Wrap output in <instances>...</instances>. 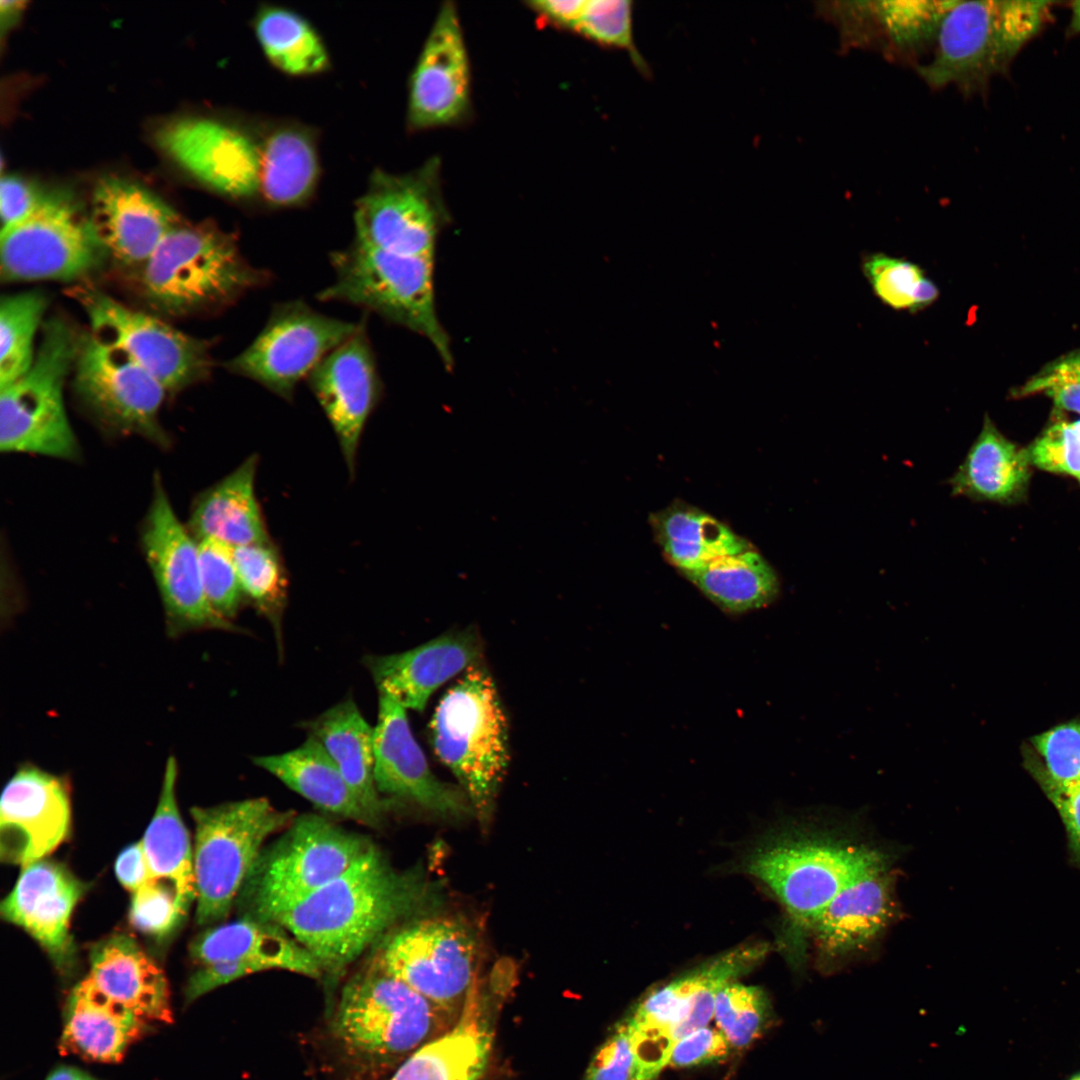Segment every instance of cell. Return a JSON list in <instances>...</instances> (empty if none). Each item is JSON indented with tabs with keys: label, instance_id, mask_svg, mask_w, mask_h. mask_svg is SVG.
Returning a JSON list of instances; mask_svg holds the SVG:
<instances>
[{
	"label": "cell",
	"instance_id": "obj_1",
	"mask_svg": "<svg viewBox=\"0 0 1080 1080\" xmlns=\"http://www.w3.org/2000/svg\"><path fill=\"white\" fill-rule=\"evenodd\" d=\"M423 882L393 869L372 847L339 877L277 915L316 959L323 976L337 980L379 936L416 909Z\"/></svg>",
	"mask_w": 1080,
	"mask_h": 1080
},
{
	"label": "cell",
	"instance_id": "obj_2",
	"mask_svg": "<svg viewBox=\"0 0 1080 1080\" xmlns=\"http://www.w3.org/2000/svg\"><path fill=\"white\" fill-rule=\"evenodd\" d=\"M456 1019L371 965L343 988L329 1035L350 1072L380 1080Z\"/></svg>",
	"mask_w": 1080,
	"mask_h": 1080
},
{
	"label": "cell",
	"instance_id": "obj_3",
	"mask_svg": "<svg viewBox=\"0 0 1080 1080\" xmlns=\"http://www.w3.org/2000/svg\"><path fill=\"white\" fill-rule=\"evenodd\" d=\"M139 267L144 298L174 316L220 312L272 280L244 257L235 233L209 221L179 224Z\"/></svg>",
	"mask_w": 1080,
	"mask_h": 1080
},
{
	"label": "cell",
	"instance_id": "obj_4",
	"mask_svg": "<svg viewBox=\"0 0 1080 1080\" xmlns=\"http://www.w3.org/2000/svg\"><path fill=\"white\" fill-rule=\"evenodd\" d=\"M890 866L877 847L831 832H795L754 851L746 871L763 882L782 904L792 956L801 963L824 908L857 878Z\"/></svg>",
	"mask_w": 1080,
	"mask_h": 1080
},
{
	"label": "cell",
	"instance_id": "obj_5",
	"mask_svg": "<svg viewBox=\"0 0 1080 1080\" xmlns=\"http://www.w3.org/2000/svg\"><path fill=\"white\" fill-rule=\"evenodd\" d=\"M1048 1H955L945 14L931 60L917 71L931 88L955 85L983 94L1052 19Z\"/></svg>",
	"mask_w": 1080,
	"mask_h": 1080
},
{
	"label": "cell",
	"instance_id": "obj_6",
	"mask_svg": "<svg viewBox=\"0 0 1080 1080\" xmlns=\"http://www.w3.org/2000/svg\"><path fill=\"white\" fill-rule=\"evenodd\" d=\"M429 729L435 754L459 781L472 810L487 821L509 753L505 714L485 667H469L443 695Z\"/></svg>",
	"mask_w": 1080,
	"mask_h": 1080
},
{
	"label": "cell",
	"instance_id": "obj_7",
	"mask_svg": "<svg viewBox=\"0 0 1080 1080\" xmlns=\"http://www.w3.org/2000/svg\"><path fill=\"white\" fill-rule=\"evenodd\" d=\"M333 282L317 294L374 313L425 337L447 368L453 365L449 337L435 307L434 257L397 254L356 240L330 254Z\"/></svg>",
	"mask_w": 1080,
	"mask_h": 1080
},
{
	"label": "cell",
	"instance_id": "obj_8",
	"mask_svg": "<svg viewBox=\"0 0 1080 1080\" xmlns=\"http://www.w3.org/2000/svg\"><path fill=\"white\" fill-rule=\"evenodd\" d=\"M190 812L195 824V919L205 926L227 918L264 842L296 816L292 810L277 809L266 798L193 807Z\"/></svg>",
	"mask_w": 1080,
	"mask_h": 1080
},
{
	"label": "cell",
	"instance_id": "obj_9",
	"mask_svg": "<svg viewBox=\"0 0 1080 1080\" xmlns=\"http://www.w3.org/2000/svg\"><path fill=\"white\" fill-rule=\"evenodd\" d=\"M373 845L314 814L295 817L285 833L262 850L243 887L249 915L270 921L330 883Z\"/></svg>",
	"mask_w": 1080,
	"mask_h": 1080
},
{
	"label": "cell",
	"instance_id": "obj_10",
	"mask_svg": "<svg viewBox=\"0 0 1080 1080\" xmlns=\"http://www.w3.org/2000/svg\"><path fill=\"white\" fill-rule=\"evenodd\" d=\"M80 336L64 320L42 325L30 369L0 388V448L63 460L79 455L64 402V385L74 368Z\"/></svg>",
	"mask_w": 1080,
	"mask_h": 1080
},
{
	"label": "cell",
	"instance_id": "obj_11",
	"mask_svg": "<svg viewBox=\"0 0 1080 1080\" xmlns=\"http://www.w3.org/2000/svg\"><path fill=\"white\" fill-rule=\"evenodd\" d=\"M108 256L90 217L63 193H47L28 218L0 234V271L6 282L82 279L99 270Z\"/></svg>",
	"mask_w": 1080,
	"mask_h": 1080
},
{
	"label": "cell",
	"instance_id": "obj_12",
	"mask_svg": "<svg viewBox=\"0 0 1080 1080\" xmlns=\"http://www.w3.org/2000/svg\"><path fill=\"white\" fill-rule=\"evenodd\" d=\"M479 943L472 928L451 917H432L401 929L372 966L458 1017L478 981Z\"/></svg>",
	"mask_w": 1080,
	"mask_h": 1080
},
{
	"label": "cell",
	"instance_id": "obj_13",
	"mask_svg": "<svg viewBox=\"0 0 1080 1080\" xmlns=\"http://www.w3.org/2000/svg\"><path fill=\"white\" fill-rule=\"evenodd\" d=\"M447 220L438 157L405 174L376 169L355 203L354 240L397 254L434 257Z\"/></svg>",
	"mask_w": 1080,
	"mask_h": 1080
},
{
	"label": "cell",
	"instance_id": "obj_14",
	"mask_svg": "<svg viewBox=\"0 0 1080 1080\" xmlns=\"http://www.w3.org/2000/svg\"><path fill=\"white\" fill-rule=\"evenodd\" d=\"M71 296L87 317L89 333L127 355L167 392L209 376L213 362L208 341L183 333L89 285L73 288Z\"/></svg>",
	"mask_w": 1080,
	"mask_h": 1080
},
{
	"label": "cell",
	"instance_id": "obj_15",
	"mask_svg": "<svg viewBox=\"0 0 1080 1080\" xmlns=\"http://www.w3.org/2000/svg\"><path fill=\"white\" fill-rule=\"evenodd\" d=\"M357 327L358 322L327 316L301 300L279 303L255 339L225 368L290 401L298 384Z\"/></svg>",
	"mask_w": 1080,
	"mask_h": 1080
},
{
	"label": "cell",
	"instance_id": "obj_16",
	"mask_svg": "<svg viewBox=\"0 0 1080 1080\" xmlns=\"http://www.w3.org/2000/svg\"><path fill=\"white\" fill-rule=\"evenodd\" d=\"M73 370L76 395L98 421L120 433L167 443L159 422L167 391L127 355L88 332L80 335Z\"/></svg>",
	"mask_w": 1080,
	"mask_h": 1080
},
{
	"label": "cell",
	"instance_id": "obj_17",
	"mask_svg": "<svg viewBox=\"0 0 1080 1080\" xmlns=\"http://www.w3.org/2000/svg\"><path fill=\"white\" fill-rule=\"evenodd\" d=\"M142 546L163 603L170 634L233 630L211 607L203 587L198 541L175 514L159 478L142 529Z\"/></svg>",
	"mask_w": 1080,
	"mask_h": 1080
},
{
	"label": "cell",
	"instance_id": "obj_18",
	"mask_svg": "<svg viewBox=\"0 0 1080 1080\" xmlns=\"http://www.w3.org/2000/svg\"><path fill=\"white\" fill-rule=\"evenodd\" d=\"M160 148L202 185L237 201L260 200L261 147L225 122L183 117L156 135Z\"/></svg>",
	"mask_w": 1080,
	"mask_h": 1080
},
{
	"label": "cell",
	"instance_id": "obj_19",
	"mask_svg": "<svg viewBox=\"0 0 1080 1080\" xmlns=\"http://www.w3.org/2000/svg\"><path fill=\"white\" fill-rule=\"evenodd\" d=\"M471 72L456 5L445 1L411 74L408 128L455 125L471 113Z\"/></svg>",
	"mask_w": 1080,
	"mask_h": 1080
},
{
	"label": "cell",
	"instance_id": "obj_20",
	"mask_svg": "<svg viewBox=\"0 0 1080 1080\" xmlns=\"http://www.w3.org/2000/svg\"><path fill=\"white\" fill-rule=\"evenodd\" d=\"M308 385L337 437L351 476L365 425L383 392L366 317L309 374Z\"/></svg>",
	"mask_w": 1080,
	"mask_h": 1080
},
{
	"label": "cell",
	"instance_id": "obj_21",
	"mask_svg": "<svg viewBox=\"0 0 1080 1080\" xmlns=\"http://www.w3.org/2000/svg\"><path fill=\"white\" fill-rule=\"evenodd\" d=\"M71 801L64 777L24 764L6 783L0 802V856L22 867L42 860L68 836Z\"/></svg>",
	"mask_w": 1080,
	"mask_h": 1080
},
{
	"label": "cell",
	"instance_id": "obj_22",
	"mask_svg": "<svg viewBox=\"0 0 1080 1080\" xmlns=\"http://www.w3.org/2000/svg\"><path fill=\"white\" fill-rule=\"evenodd\" d=\"M374 756V779L380 794L443 816H458L471 810L463 790L432 773L414 738L406 708L385 691H379Z\"/></svg>",
	"mask_w": 1080,
	"mask_h": 1080
},
{
	"label": "cell",
	"instance_id": "obj_23",
	"mask_svg": "<svg viewBox=\"0 0 1080 1080\" xmlns=\"http://www.w3.org/2000/svg\"><path fill=\"white\" fill-rule=\"evenodd\" d=\"M955 1H835L828 20L841 47L870 48L887 59L916 63L935 45L941 22Z\"/></svg>",
	"mask_w": 1080,
	"mask_h": 1080
},
{
	"label": "cell",
	"instance_id": "obj_24",
	"mask_svg": "<svg viewBox=\"0 0 1080 1080\" xmlns=\"http://www.w3.org/2000/svg\"><path fill=\"white\" fill-rule=\"evenodd\" d=\"M895 879L889 867L846 885L824 908L811 938L818 968L832 973L866 951L895 919Z\"/></svg>",
	"mask_w": 1080,
	"mask_h": 1080
},
{
	"label": "cell",
	"instance_id": "obj_25",
	"mask_svg": "<svg viewBox=\"0 0 1080 1080\" xmlns=\"http://www.w3.org/2000/svg\"><path fill=\"white\" fill-rule=\"evenodd\" d=\"M87 889L88 884L65 865L42 859L23 867L14 888L1 902V915L23 928L56 967L66 972L74 953L70 918Z\"/></svg>",
	"mask_w": 1080,
	"mask_h": 1080
},
{
	"label": "cell",
	"instance_id": "obj_26",
	"mask_svg": "<svg viewBox=\"0 0 1080 1080\" xmlns=\"http://www.w3.org/2000/svg\"><path fill=\"white\" fill-rule=\"evenodd\" d=\"M89 217L109 256L124 265H142L181 224L175 211L157 195L114 176L97 182Z\"/></svg>",
	"mask_w": 1080,
	"mask_h": 1080
},
{
	"label": "cell",
	"instance_id": "obj_27",
	"mask_svg": "<svg viewBox=\"0 0 1080 1080\" xmlns=\"http://www.w3.org/2000/svg\"><path fill=\"white\" fill-rule=\"evenodd\" d=\"M478 981L455 1022L414 1051L386 1080H483L499 1017V998Z\"/></svg>",
	"mask_w": 1080,
	"mask_h": 1080
},
{
	"label": "cell",
	"instance_id": "obj_28",
	"mask_svg": "<svg viewBox=\"0 0 1080 1080\" xmlns=\"http://www.w3.org/2000/svg\"><path fill=\"white\" fill-rule=\"evenodd\" d=\"M480 640L472 631L449 632L413 649L367 656L378 691L395 697L406 709L422 712L431 695L461 671L479 663Z\"/></svg>",
	"mask_w": 1080,
	"mask_h": 1080
},
{
	"label": "cell",
	"instance_id": "obj_29",
	"mask_svg": "<svg viewBox=\"0 0 1080 1080\" xmlns=\"http://www.w3.org/2000/svg\"><path fill=\"white\" fill-rule=\"evenodd\" d=\"M189 954L197 966L237 962L258 972L279 969L323 977L313 955L283 927L247 915L201 932L192 940Z\"/></svg>",
	"mask_w": 1080,
	"mask_h": 1080
},
{
	"label": "cell",
	"instance_id": "obj_30",
	"mask_svg": "<svg viewBox=\"0 0 1080 1080\" xmlns=\"http://www.w3.org/2000/svg\"><path fill=\"white\" fill-rule=\"evenodd\" d=\"M89 959L87 978L103 994L147 1022H173L165 974L133 938L110 936L91 948Z\"/></svg>",
	"mask_w": 1080,
	"mask_h": 1080
},
{
	"label": "cell",
	"instance_id": "obj_31",
	"mask_svg": "<svg viewBox=\"0 0 1080 1080\" xmlns=\"http://www.w3.org/2000/svg\"><path fill=\"white\" fill-rule=\"evenodd\" d=\"M64 1016L60 1052L100 1063L119 1062L148 1023L103 994L87 977L71 991Z\"/></svg>",
	"mask_w": 1080,
	"mask_h": 1080
},
{
	"label": "cell",
	"instance_id": "obj_32",
	"mask_svg": "<svg viewBox=\"0 0 1080 1080\" xmlns=\"http://www.w3.org/2000/svg\"><path fill=\"white\" fill-rule=\"evenodd\" d=\"M753 967L750 952L739 946L649 993L628 1020L667 1028L676 1041L691 1021L709 1016L718 991Z\"/></svg>",
	"mask_w": 1080,
	"mask_h": 1080
},
{
	"label": "cell",
	"instance_id": "obj_33",
	"mask_svg": "<svg viewBox=\"0 0 1080 1080\" xmlns=\"http://www.w3.org/2000/svg\"><path fill=\"white\" fill-rule=\"evenodd\" d=\"M257 455L247 457L194 502L189 531L197 539H214L232 548L270 542L255 492Z\"/></svg>",
	"mask_w": 1080,
	"mask_h": 1080
},
{
	"label": "cell",
	"instance_id": "obj_34",
	"mask_svg": "<svg viewBox=\"0 0 1080 1080\" xmlns=\"http://www.w3.org/2000/svg\"><path fill=\"white\" fill-rule=\"evenodd\" d=\"M1030 467L1025 449L1007 439L986 415L979 435L947 483L953 496L1013 504L1026 495Z\"/></svg>",
	"mask_w": 1080,
	"mask_h": 1080
},
{
	"label": "cell",
	"instance_id": "obj_35",
	"mask_svg": "<svg viewBox=\"0 0 1080 1080\" xmlns=\"http://www.w3.org/2000/svg\"><path fill=\"white\" fill-rule=\"evenodd\" d=\"M303 728L324 747L363 807L380 823L387 808L374 779V728L348 698Z\"/></svg>",
	"mask_w": 1080,
	"mask_h": 1080
},
{
	"label": "cell",
	"instance_id": "obj_36",
	"mask_svg": "<svg viewBox=\"0 0 1080 1080\" xmlns=\"http://www.w3.org/2000/svg\"><path fill=\"white\" fill-rule=\"evenodd\" d=\"M254 763L327 813L369 827L381 824L363 807L322 744L311 735L294 750L258 756Z\"/></svg>",
	"mask_w": 1080,
	"mask_h": 1080
},
{
	"label": "cell",
	"instance_id": "obj_37",
	"mask_svg": "<svg viewBox=\"0 0 1080 1080\" xmlns=\"http://www.w3.org/2000/svg\"><path fill=\"white\" fill-rule=\"evenodd\" d=\"M177 761L169 756L154 816L141 841L153 879H167L174 886L177 908L184 918L197 899L193 849L176 800Z\"/></svg>",
	"mask_w": 1080,
	"mask_h": 1080
},
{
	"label": "cell",
	"instance_id": "obj_38",
	"mask_svg": "<svg viewBox=\"0 0 1080 1080\" xmlns=\"http://www.w3.org/2000/svg\"><path fill=\"white\" fill-rule=\"evenodd\" d=\"M260 200L272 208L305 204L319 179V157L312 132L286 124L270 130L260 141Z\"/></svg>",
	"mask_w": 1080,
	"mask_h": 1080
},
{
	"label": "cell",
	"instance_id": "obj_39",
	"mask_svg": "<svg viewBox=\"0 0 1080 1080\" xmlns=\"http://www.w3.org/2000/svg\"><path fill=\"white\" fill-rule=\"evenodd\" d=\"M651 524L665 558L680 572L754 548L723 522L685 503L655 513Z\"/></svg>",
	"mask_w": 1080,
	"mask_h": 1080
},
{
	"label": "cell",
	"instance_id": "obj_40",
	"mask_svg": "<svg viewBox=\"0 0 1080 1080\" xmlns=\"http://www.w3.org/2000/svg\"><path fill=\"white\" fill-rule=\"evenodd\" d=\"M681 573L710 601L730 614L766 607L780 592L775 570L754 548Z\"/></svg>",
	"mask_w": 1080,
	"mask_h": 1080
},
{
	"label": "cell",
	"instance_id": "obj_41",
	"mask_svg": "<svg viewBox=\"0 0 1080 1080\" xmlns=\"http://www.w3.org/2000/svg\"><path fill=\"white\" fill-rule=\"evenodd\" d=\"M254 30L264 54L279 70L310 75L327 69L329 55L322 39L298 13L264 5L256 13Z\"/></svg>",
	"mask_w": 1080,
	"mask_h": 1080
},
{
	"label": "cell",
	"instance_id": "obj_42",
	"mask_svg": "<svg viewBox=\"0 0 1080 1080\" xmlns=\"http://www.w3.org/2000/svg\"><path fill=\"white\" fill-rule=\"evenodd\" d=\"M47 304V297L40 291L1 298L0 388L17 380L32 366L37 350L35 338Z\"/></svg>",
	"mask_w": 1080,
	"mask_h": 1080
},
{
	"label": "cell",
	"instance_id": "obj_43",
	"mask_svg": "<svg viewBox=\"0 0 1080 1080\" xmlns=\"http://www.w3.org/2000/svg\"><path fill=\"white\" fill-rule=\"evenodd\" d=\"M243 595L272 625L280 641L288 600V576L276 546L270 542L233 548Z\"/></svg>",
	"mask_w": 1080,
	"mask_h": 1080
},
{
	"label": "cell",
	"instance_id": "obj_44",
	"mask_svg": "<svg viewBox=\"0 0 1080 1080\" xmlns=\"http://www.w3.org/2000/svg\"><path fill=\"white\" fill-rule=\"evenodd\" d=\"M861 266L874 295L894 310L915 313L939 297L936 284L907 259L877 252L866 255Z\"/></svg>",
	"mask_w": 1080,
	"mask_h": 1080
},
{
	"label": "cell",
	"instance_id": "obj_45",
	"mask_svg": "<svg viewBox=\"0 0 1080 1080\" xmlns=\"http://www.w3.org/2000/svg\"><path fill=\"white\" fill-rule=\"evenodd\" d=\"M713 1017L731 1047L742 1049L767 1030L773 1013L761 988L733 981L718 991Z\"/></svg>",
	"mask_w": 1080,
	"mask_h": 1080
},
{
	"label": "cell",
	"instance_id": "obj_46",
	"mask_svg": "<svg viewBox=\"0 0 1080 1080\" xmlns=\"http://www.w3.org/2000/svg\"><path fill=\"white\" fill-rule=\"evenodd\" d=\"M633 10L629 0H585L573 31L601 46L625 51L634 67L648 77L649 64L635 43Z\"/></svg>",
	"mask_w": 1080,
	"mask_h": 1080
},
{
	"label": "cell",
	"instance_id": "obj_47",
	"mask_svg": "<svg viewBox=\"0 0 1080 1080\" xmlns=\"http://www.w3.org/2000/svg\"><path fill=\"white\" fill-rule=\"evenodd\" d=\"M1025 765L1035 779L1055 784L1080 780V719L1071 720L1031 738Z\"/></svg>",
	"mask_w": 1080,
	"mask_h": 1080
},
{
	"label": "cell",
	"instance_id": "obj_48",
	"mask_svg": "<svg viewBox=\"0 0 1080 1080\" xmlns=\"http://www.w3.org/2000/svg\"><path fill=\"white\" fill-rule=\"evenodd\" d=\"M197 541L206 597L213 610L230 621L236 616L244 598L233 548L214 539Z\"/></svg>",
	"mask_w": 1080,
	"mask_h": 1080
},
{
	"label": "cell",
	"instance_id": "obj_49",
	"mask_svg": "<svg viewBox=\"0 0 1080 1080\" xmlns=\"http://www.w3.org/2000/svg\"><path fill=\"white\" fill-rule=\"evenodd\" d=\"M1025 451L1031 466L1068 475L1080 484V419L1055 417Z\"/></svg>",
	"mask_w": 1080,
	"mask_h": 1080
},
{
	"label": "cell",
	"instance_id": "obj_50",
	"mask_svg": "<svg viewBox=\"0 0 1080 1080\" xmlns=\"http://www.w3.org/2000/svg\"><path fill=\"white\" fill-rule=\"evenodd\" d=\"M1012 394L1015 398L1045 395L1055 410L1080 415V349L1047 363Z\"/></svg>",
	"mask_w": 1080,
	"mask_h": 1080
},
{
	"label": "cell",
	"instance_id": "obj_51",
	"mask_svg": "<svg viewBox=\"0 0 1080 1080\" xmlns=\"http://www.w3.org/2000/svg\"><path fill=\"white\" fill-rule=\"evenodd\" d=\"M129 919L139 931L162 938L169 935L183 919L177 908L173 885L152 879L133 892Z\"/></svg>",
	"mask_w": 1080,
	"mask_h": 1080
},
{
	"label": "cell",
	"instance_id": "obj_52",
	"mask_svg": "<svg viewBox=\"0 0 1080 1080\" xmlns=\"http://www.w3.org/2000/svg\"><path fill=\"white\" fill-rule=\"evenodd\" d=\"M634 1059L633 1080H655L669 1064L675 1040L670 1031L653 1024H634L627 1018Z\"/></svg>",
	"mask_w": 1080,
	"mask_h": 1080
},
{
	"label": "cell",
	"instance_id": "obj_53",
	"mask_svg": "<svg viewBox=\"0 0 1080 1080\" xmlns=\"http://www.w3.org/2000/svg\"><path fill=\"white\" fill-rule=\"evenodd\" d=\"M633 1077L630 1036L622 1020L592 1056L583 1080H633Z\"/></svg>",
	"mask_w": 1080,
	"mask_h": 1080
},
{
	"label": "cell",
	"instance_id": "obj_54",
	"mask_svg": "<svg viewBox=\"0 0 1080 1080\" xmlns=\"http://www.w3.org/2000/svg\"><path fill=\"white\" fill-rule=\"evenodd\" d=\"M731 1048L719 1030L706 1026L675 1042L669 1064L684 1068L719 1062L727 1058Z\"/></svg>",
	"mask_w": 1080,
	"mask_h": 1080
},
{
	"label": "cell",
	"instance_id": "obj_55",
	"mask_svg": "<svg viewBox=\"0 0 1080 1080\" xmlns=\"http://www.w3.org/2000/svg\"><path fill=\"white\" fill-rule=\"evenodd\" d=\"M47 193L17 175H3L0 182L1 231L28 218L43 202Z\"/></svg>",
	"mask_w": 1080,
	"mask_h": 1080
},
{
	"label": "cell",
	"instance_id": "obj_56",
	"mask_svg": "<svg viewBox=\"0 0 1080 1080\" xmlns=\"http://www.w3.org/2000/svg\"><path fill=\"white\" fill-rule=\"evenodd\" d=\"M1035 780L1056 808L1066 830L1072 858L1080 864V780L1069 784Z\"/></svg>",
	"mask_w": 1080,
	"mask_h": 1080
},
{
	"label": "cell",
	"instance_id": "obj_57",
	"mask_svg": "<svg viewBox=\"0 0 1080 1080\" xmlns=\"http://www.w3.org/2000/svg\"><path fill=\"white\" fill-rule=\"evenodd\" d=\"M115 873L119 882L132 892L153 879L141 841L120 853L115 863Z\"/></svg>",
	"mask_w": 1080,
	"mask_h": 1080
},
{
	"label": "cell",
	"instance_id": "obj_58",
	"mask_svg": "<svg viewBox=\"0 0 1080 1080\" xmlns=\"http://www.w3.org/2000/svg\"><path fill=\"white\" fill-rule=\"evenodd\" d=\"M585 0H536L527 6L550 24L574 30Z\"/></svg>",
	"mask_w": 1080,
	"mask_h": 1080
},
{
	"label": "cell",
	"instance_id": "obj_59",
	"mask_svg": "<svg viewBox=\"0 0 1080 1080\" xmlns=\"http://www.w3.org/2000/svg\"><path fill=\"white\" fill-rule=\"evenodd\" d=\"M26 2L19 0H2L0 2V14L2 26L13 23L24 9Z\"/></svg>",
	"mask_w": 1080,
	"mask_h": 1080
},
{
	"label": "cell",
	"instance_id": "obj_60",
	"mask_svg": "<svg viewBox=\"0 0 1080 1080\" xmlns=\"http://www.w3.org/2000/svg\"><path fill=\"white\" fill-rule=\"evenodd\" d=\"M46 1080H96L84 1071L75 1067L61 1066L53 1070Z\"/></svg>",
	"mask_w": 1080,
	"mask_h": 1080
},
{
	"label": "cell",
	"instance_id": "obj_61",
	"mask_svg": "<svg viewBox=\"0 0 1080 1080\" xmlns=\"http://www.w3.org/2000/svg\"><path fill=\"white\" fill-rule=\"evenodd\" d=\"M1071 18L1068 26L1070 35L1080 34V1L1071 3Z\"/></svg>",
	"mask_w": 1080,
	"mask_h": 1080
},
{
	"label": "cell",
	"instance_id": "obj_62",
	"mask_svg": "<svg viewBox=\"0 0 1080 1080\" xmlns=\"http://www.w3.org/2000/svg\"><path fill=\"white\" fill-rule=\"evenodd\" d=\"M1071 1080H1080V1074L1074 1076Z\"/></svg>",
	"mask_w": 1080,
	"mask_h": 1080
}]
</instances>
